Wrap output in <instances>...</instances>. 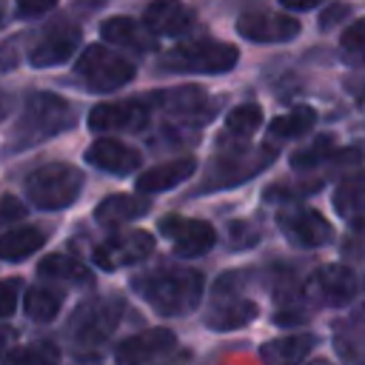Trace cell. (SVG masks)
Listing matches in <instances>:
<instances>
[{
  "instance_id": "obj_1",
  "label": "cell",
  "mask_w": 365,
  "mask_h": 365,
  "mask_svg": "<svg viewBox=\"0 0 365 365\" xmlns=\"http://www.w3.org/2000/svg\"><path fill=\"white\" fill-rule=\"evenodd\" d=\"M131 288L163 317H182L202 299V274L185 265H163L134 277Z\"/></svg>"
},
{
  "instance_id": "obj_2",
  "label": "cell",
  "mask_w": 365,
  "mask_h": 365,
  "mask_svg": "<svg viewBox=\"0 0 365 365\" xmlns=\"http://www.w3.org/2000/svg\"><path fill=\"white\" fill-rule=\"evenodd\" d=\"M74 125V106L63 100L60 94L51 91H34L23 103V111L11 128L9 148L11 151H26L34 148Z\"/></svg>"
},
{
  "instance_id": "obj_3",
  "label": "cell",
  "mask_w": 365,
  "mask_h": 365,
  "mask_svg": "<svg viewBox=\"0 0 365 365\" xmlns=\"http://www.w3.org/2000/svg\"><path fill=\"white\" fill-rule=\"evenodd\" d=\"M240 51L231 43L200 37V40H185L165 51L160 57V71L165 74H225L237 66Z\"/></svg>"
},
{
  "instance_id": "obj_4",
  "label": "cell",
  "mask_w": 365,
  "mask_h": 365,
  "mask_svg": "<svg viewBox=\"0 0 365 365\" xmlns=\"http://www.w3.org/2000/svg\"><path fill=\"white\" fill-rule=\"evenodd\" d=\"M26 200L43 211H60L68 208L80 191H83V174L80 168L68 165V163H48L34 168L26 180Z\"/></svg>"
},
{
  "instance_id": "obj_5",
  "label": "cell",
  "mask_w": 365,
  "mask_h": 365,
  "mask_svg": "<svg viewBox=\"0 0 365 365\" xmlns=\"http://www.w3.org/2000/svg\"><path fill=\"white\" fill-rule=\"evenodd\" d=\"M277 157V148L271 145H259V148H237L228 154L214 157V163L205 171V182L197 188L202 191H217V188H231L240 185L251 177H257L259 171H265Z\"/></svg>"
},
{
  "instance_id": "obj_6",
  "label": "cell",
  "mask_w": 365,
  "mask_h": 365,
  "mask_svg": "<svg viewBox=\"0 0 365 365\" xmlns=\"http://www.w3.org/2000/svg\"><path fill=\"white\" fill-rule=\"evenodd\" d=\"M74 71L91 91H117L137 77V66L106 46H86Z\"/></svg>"
},
{
  "instance_id": "obj_7",
  "label": "cell",
  "mask_w": 365,
  "mask_h": 365,
  "mask_svg": "<svg viewBox=\"0 0 365 365\" xmlns=\"http://www.w3.org/2000/svg\"><path fill=\"white\" fill-rule=\"evenodd\" d=\"M123 317V302L120 299H111V297H103V299H91V302H83L74 317H71V339L80 345V348H97L103 345L117 322Z\"/></svg>"
},
{
  "instance_id": "obj_8",
  "label": "cell",
  "mask_w": 365,
  "mask_h": 365,
  "mask_svg": "<svg viewBox=\"0 0 365 365\" xmlns=\"http://www.w3.org/2000/svg\"><path fill=\"white\" fill-rule=\"evenodd\" d=\"M356 291H359V274L342 262L317 268L302 288L305 299H311L317 305H331V308L348 305L356 297Z\"/></svg>"
},
{
  "instance_id": "obj_9",
  "label": "cell",
  "mask_w": 365,
  "mask_h": 365,
  "mask_svg": "<svg viewBox=\"0 0 365 365\" xmlns=\"http://www.w3.org/2000/svg\"><path fill=\"white\" fill-rule=\"evenodd\" d=\"M151 103H157L165 114H171L182 125H202L217 111V103L202 88H197V86H180V88L154 91Z\"/></svg>"
},
{
  "instance_id": "obj_10",
  "label": "cell",
  "mask_w": 365,
  "mask_h": 365,
  "mask_svg": "<svg viewBox=\"0 0 365 365\" xmlns=\"http://www.w3.org/2000/svg\"><path fill=\"white\" fill-rule=\"evenodd\" d=\"M154 251V237L148 231H120L108 240H103L94 248V262L103 271H114V268H125L134 262H143L148 254Z\"/></svg>"
},
{
  "instance_id": "obj_11",
  "label": "cell",
  "mask_w": 365,
  "mask_h": 365,
  "mask_svg": "<svg viewBox=\"0 0 365 365\" xmlns=\"http://www.w3.org/2000/svg\"><path fill=\"white\" fill-rule=\"evenodd\" d=\"M279 222V231L299 248H319L325 242H331L334 237V228L331 222L314 211V208H305V205H288L279 211L277 217Z\"/></svg>"
},
{
  "instance_id": "obj_12",
  "label": "cell",
  "mask_w": 365,
  "mask_h": 365,
  "mask_svg": "<svg viewBox=\"0 0 365 365\" xmlns=\"http://www.w3.org/2000/svg\"><path fill=\"white\" fill-rule=\"evenodd\" d=\"M160 234L174 245L180 257H200L214 248L217 231L205 220H191V217H163L160 220Z\"/></svg>"
},
{
  "instance_id": "obj_13",
  "label": "cell",
  "mask_w": 365,
  "mask_h": 365,
  "mask_svg": "<svg viewBox=\"0 0 365 365\" xmlns=\"http://www.w3.org/2000/svg\"><path fill=\"white\" fill-rule=\"evenodd\" d=\"M237 34L251 43H288L299 34V20L279 11H245L237 20Z\"/></svg>"
},
{
  "instance_id": "obj_14",
  "label": "cell",
  "mask_w": 365,
  "mask_h": 365,
  "mask_svg": "<svg viewBox=\"0 0 365 365\" xmlns=\"http://www.w3.org/2000/svg\"><path fill=\"white\" fill-rule=\"evenodd\" d=\"M177 348V336L168 328H148L123 339L114 351L117 365H154Z\"/></svg>"
},
{
  "instance_id": "obj_15",
  "label": "cell",
  "mask_w": 365,
  "mask_h": 365,
  "mask_svg": "<svg viewBox=\"0 0 365 365\" xmlns=\"http://www.w3.org/2000/svg\"><path fill=\"white\" fill-rule=\"evenodd\" d=\"M148 123V106L140 100L100 103L88 111V128L94 131H137Z\"/></svg>"
},
{
  "instance_id": "obj_16",
  "label": "cell",
  "mask_w": 365,
  "mask_h": 365,
  "mask_svg": "<svg viewBox=\"0 0 365 365\" xmlns=\"http://www.w3.org/2000/svg\"><path fill=\"white\" fill-rule=\"evenodd\" d=\"M257 302L251 299H242L237 294H231L222 282H217L214 288V302L205 314V325L211 331H234V328H242L248 325L254 317H257Z\"/></svg>"
},
{
  "instance_id": "obj_17",
  "label": "cell",
  "mask_w": 365,
  "mask_h": 365,
  "mask_svg": "<svg viewBox=\"0 0 365 365\" xmlns=\"http://www.w3.org/2000/svg\"><path fill=\"white\" fill-rule=\"evenodd\" d=\"M80 40H83V31H80L77 26H57V29L46 31V34L37 40V46H31V51H29V66H34V68L60 66V63H66V60L77 51Z\"/></svg>"
},
{
  "instance_id": "obj_18",
  "label": "cell",
  "mask_w": 365,
  "mask_h": 365,
  "mask_svg": "<svg viewBox=\"0 0 365 365\" xmlns=\"http://www.w3.org/2000/svg\"><path fill=\"white\" fill-rule=\"evenodd\" d=\"M86 160H88L94 168H100V171H106V174H117V177L134 174V171L140 168V163H143L137 148L125 145L123 140H111V137L94 140V143L86 148Z\"/></svg>"
},
{
  "instance_id": "obj_19",
  "label": "cell",
  "mask_w": 365,
  "mask_h": 365,
  "mask_svg": "<svg viewBox=\"0 0 365 365\" xmlns=\"http://www.w3.org/2000/svg\"><path fill=\"white\" fill-rule=\"evenodd\" d=\"M143 23L163 37H180L194 29V9L180 0H151L143 11Z\"/></svg>"
},
{
  "instance_id": "obj_20",
  "label": "cell",
  "mask_w": 365,
  "mask_h": 365,
  "mask_svg": "<svg viewBox=\"0 0 365 365\" xmlns=\"http://www.w3.org/2000/svg\"><path fill=\"white\" fill-rule=\"evenodd\" d=\"M100 34L106 43L123 46L128 51H154L157 48V34L145 23H137L134 17H125V14L106 17L100 23Z\"/></svg>"
},
{
  "instance_id": "obj_21",
  "label": "cell",
  "mask_w": 365,
  "mask_h": 365,
  "mask_svg": "<svg viewBox=\"0 0 365 365\" xmlns=\"http://www.w3.org/2000/svg\"><path fill=\"white\" fill-rule=\"evenodd\" d=\"M197 171V160L194 157H180V160H168L160 163L148 171H143L137 177V191L143 194H157V191H168L177 188L180 182H185L191 174Z\"/></svg>"
},
{
  "instance_id": "obj_22",
  "label": "cell",
  "mask_w": 365,
  "mask_h": 365,
  "mask_svg": "<svg viewBox=\"0 0 365 365\" xmlns=\"http://www.w3.org/2000/svg\"><path fill=\"white\" fill-rule=\"evenodd\" d=\"M148 208H151V202L145 197H137V194H108L94 208V220L100 225H106V228H117V225H125V222L148 214Z\"/></svg>"
},
{
  "instance_id": "obj_23",
  "label": "cell",
  "mask_w": 365,
  "mask_h": 365,
  "mask_svg": "<svg viewBox=\"0 0 365 365\" xmlns=\"http://www.w3.org/2000/svg\"><path fill=\"white\" fill-rule=\"evenodd\" d=\"M314 345H317L314 334H288L265 342L259 348V356H262V365H299Z\"/></svg>"
},
{
  "instance_id": "obj_24",
  "label": "cell",
  "mask_w": 365,
  "mask_h": 365,
  "mask_svg": "<svg viewBox=\"0 0 365 365\" xmlns=\"http://www.w3.org/2000/svg\"><path fill=\"white\" fill-rule=\"evenodd\" d=\"M46 245V231L40 225H23V228H11L0 234V259L6 262H17L31 257L34 251H40Z\"/></svg>"
},
{
  "instance_id": "obj_25",
  "label": "cell",
  "mask_w": 365,
  "mask_h": 365,
  "mask_svg": "<svg viewBox=\"0 0 365 365\" xmlns=\"http://www.w3.org/2000/svg\"><path fill=\"white\" fill-rule=\"evenodd\" d=\"M334 208L345 220H362L365 217V171H354L336 185Z\"/></svg>"
},
{
  "instance_id": "obj_26",
  "label": "cell",
  "mask_w": 365,
  "mask_h": 365,
  "mask_svg": "<svg viewBox=\"0 0 365 365\" xmlns=\"http://www.w3.org/2000/svg\"><path fill=\"white\" fill-rule=\"evenodd\" d=\"M63 308V291L51 285H31L23 297V311L34 322H51Z\"/></svg>"
},
{
  "instance_id": "obj_27",
  "label": "cell",
  "mask_w": 365,
  "mask_h": 365,
  "mask_svg": "<svg viewBox=\"0 0 365 365\" xmlns=\"http://www.w3.org/2000/svg\"><path fill=\"white\" fill-rule=\"evenodd\" d=\"M43 277H51V279H63V282H71V285H91L94 282V274L74 257L68 254H48L40 268H37Z\"/></svg>"
},
{
  "instance_id": "obj_28",
  "label": "cell",
  "mask_w": 365,
  "mask_h": 365,
  "mask_svg": "<svg viewBox=\"0 0 365 365\" xmlns=\"http://www.w3.org/2000/svg\"><path fill=\"white\" fill-rule=\"evenodd\" d=\"M334 348L345 365H365V325L362 322H339L334 334Z\"/></svg>"
},
{
  "instance_id": "obj_29",
  "label": "cell",
  "mask_w": 365,
  "mask_h": 365,
  "mask_svg": "<svg viewBox=\"0 0 365 365\" xmlns=\"http://www.w3.org/2000/svg\"><path fill=\"white\" fill-rule=\"evenodd\" d=\"M317 123V111L311 106H297L288 114H279L277 120H271L268 125V137L271 140H297L302 134H308Z\"/></svg>"
},
{
  "instance_id": "obj_30",
  "label": "cell",
  "mask_w": 365,
  "mask_h": 365,
  "mask_svg": "<svg viewBox=\"0 0 365 365\" xmlns=\"http://www.w3.org/2000/svg\"><path fill=\"white\" fill-rule=\"evenodd\" d=\"M334 154H336L334 134H319L314 143H308L305 148L291 154V165H294V171H308V168H317L319 163H331Z\"/></svg>"
},
{
  "instance_id": "obj_31",
  "label": "cell",
  "mask_w": 365,
  "mask_h": 365,
  "mask_svg": "<svg viewBox=\"0 0 365 365\" xmlns=\"http://www.w3.org/2000/svg\"><path fill=\"white\" fill-rule=\"evenodd\" d=\"M3 365H60V351L51 342L20 345L3 356Z\"/></svg>"
},
{
  "instance_id": "obj_32",
  "label": "cell",
  "mask_w": 365,
  "mask_h": 365,
  "mask_svg": "<svg viewBox=\"0 0 365 365\" xmlns=\"http://www.w3.org/2000/svg\"><path fill=\"white\" fill-rule=\"evenodd\" d=\"M259 125H262V108L257 103H242V106L228 111V117H225V137L231 134L234 140H245Z\"/></svg>"
},
{
  "instance_id": "obj_33",
  "label": "cell",
  "mask_w": 365,
  "mask_h": 365,
  "mask_svg": "<svg viewBox=\"0 0 365 365\" xmlns=\"http://www.w3.org/2000/svg\"><path fill=\"white\" fill-rule=\"evenodd\" d=\"M339 48H342L345 63H351V66H365V17L354 20V23L342 31Z\"/></svg>"
},
{
  "instance_id": "obj_34",
  "label": "cell",
  "mask_w": 365,
  "mask_h": 365,
  "mask_svg": "<svg viewBox=\"0 0 365 365\" xmlns=\"http://www.w3.org/2000/svg\"><path fill=\"white\" fill-rule=\"evenodd\" d=\"M342 254L351 262V268L356 274L362 271V277H365V220H354V228L342 245Z\"/></svg>"
},
{
  "instance_id": "obj_35",
  "label": "cell",
  "mask_w": 365,
  "mask_h": 365,
  "mask_svg": "<svg viewBox=\"0 0 365 365\" xmlns=\"http://www.w3.org/2000/svg\"><path fill=\"white\" fill-rule=\"evenodd\" d=\"M17 297H20V279H0V319L17 311Z\"/></svg>"
},
{
  "instance_id": "obj_36",
  "label": "cell",
  "mask_w": 365,
  "mask_h": 365,
  "mask_svg": "<svg viewBox=\"0 0 365 365\" xmlns=\"http://www.w3.org/2000/svg\"><path fill=\"white\" fill-rule=\"evenodd\" d=\"M26 217V205L23 200H17L14 194H3L0 197V228H9L11 222Z\"/></svg>"
},
{
  "instance_id": "obj_37",
  "label": "cell",
  "mask_w": 365,
  "mask_h": 365,
  "mask_svg": "<svg viewBox=\"0 0 365 365\" xmlns=\"http://www.w3.org/2000/svg\"><path fill=\"white\" fill-rule=\"evenodd\" d=\"M228 237H231V245H234V248H248V245H254V242L259 240V231H257L251 222L237 220V222L228 225Z\"/></svg>"
},
{
  "instance_id": "obj_38",
  "label": "cell",
  "mask_w": 365,
  "mask_h": 365,
  "mask_svg": "<svg viewBox=\"0 0 365 365\" xmlns=\"http://www.w3.org/2000/svg\"><path fill=\"white\" fill-rule=\"evenodd\" d=\"M348 14H351V6H348V3H331V6L319 14V29L328 31V29H334L339 20H345Z\"/></svg>"
},
{
  "instance_id": "obj_39",
  "label": "cell",
  "mask_w": 365,
  "mask_h": 365,
  "mask_svg": "<svg viewBox=\"0 0 365 365\" xmlns=\"http://www.w3.org/2000/svg\"><path fill=\"white\" fill-rule=\"evenodd\" d=\"M54 6H57V0H17V14L26 17V20H31V17L46 14Z\"/></svg>"
},
{
  "instance_id": "obj_40",
  "label": "cell",
  "mask_w": 365,
  "mask_h": 365,
  "mask_svg": "<svg viewBox=\"0 0 365 365\" xmlns=\"http://www.w3.org/2000/svg\"><path fill=\"white\" fill-rule=\"evenodd\" d=\"M285 9H294V11H308V9H314V6H319V3H325V0H279Z\"/></svg>"
},
{
  "instance_id": "obj_41",
  "label": "cell",
  "mask_w": 365,
  "mask_h": 365,
  "mask_svg": "<svg viewBox=\"0 0 365 365\" xmlns=\"http://www.w3.org/2000/svg\"><path fill=\"white\" fill-rule=\"evenodd\" d=\"M14 63H17V57H14V48H11V46H3V48H0V71H9V68H14Z\"/></svg>"
},
{
  "instance_id": "obj_42",
  "label": "cell",
  "mask_w": 365,
  "mask_h": 365,
  "mask_svg": "<svg viewBox=\"0 0 365 365\" xmlns=\"http://www.w3.org/2000/svg\"><path fill=\"white\" fill-rule=\"evenodd\" d=\"M160 362H163V365H185V362H188V354H185V351H182V354H168V356H163Z\"/></svg>"
},
{
  "instance_id": "obj_43",
  "label": "cell",
  "mask_w": 365,
  "mask_h": 365,
  "mask_svg": "<svg viewBox=\"0 0 365 365\" xmlns=\"http://www.w3.org/2000/svg\"><path fill=\"white\" fill-rule=\"evenodd\" d=\"M348 319H351V322H362V325H365V299L351 311V317H348Z\"/></svg>"
},
{
  "instance_id": "obj_44",
  "label": "cell",
  "mask_w": 365,
  "mask_h": 365,
  "mask_svg": "<svg viewBox=\"0 0 365 365\" xmlns=\"http://www.w3.org/2000/svg\"><path fill=\"white\" fill-rule=\"evenodd\" d=\"M9 339H11V331H9V328H0V348H3Z\"/></svg>"
},
{
  "instance_id": "obj_45",
  "label": "cell",
  "mask_w": 365,
  "mask_h": 365,
  "mask_svg": "<svg viewBox=\"0 0 365 365\" xmlns=\"http://www.w3.org/2000/svg\"><path fill=\"white\" fill-rule=\"evenodd\" d=\"M308 365H331L328 359H314V362H308Z\"/></svg>"
},
{
  "instance_id": "obj_46",
  "label": "cell",
  "mask_w": 365,
  "mask_h": 365,
  "mask_svg": "<svg viewBox=\"0 0 365 365\" xmlns=\"http://www.w3.org/2000/svg\"><path fill=\"white\" fill-rule=\"evenodd\" d=\"M0 20H3V6H0Z\"/></svg>"
},
{
  "instance_id": "obj_47",
  "label": "cell",
  "mask_w": 365,
  "mask_h": 365,
  "mask_svg": "<svg viewBox=\"0 0 365 365\" xmlns=\"http://www.w3.org/2000/svg\"><path fill=\"white\" fill-rule=\"evenodd\" d=\"M362 108H365V94H362Z\"/></svg>"
}]
</instances>
